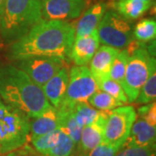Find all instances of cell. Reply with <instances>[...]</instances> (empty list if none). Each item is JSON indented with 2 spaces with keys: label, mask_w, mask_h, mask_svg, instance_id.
<instances>
[{
  "label": "cell",
  "mask_w": 156,
  "mask_h": 156,
  "mask_svg": "<svg viewBox=\"0 0 156 156\" xmlns=\"http://www.w3.org/2000/svg\"><path fill=\"white\" fill-rule=\"evenodd\" d=\"M5 0H0V20L3 15V11H4V7H5Z\"/></svg>",
  "instance_id": "30"
},
{
  "label": "cell",
  "mask_w": 156,
  "mask_h": 156,
  "mask_svg": "<svg viewBox=\"0 0 156 156\" xmlns=\"http://www.w3.org/2000/svg\"><path fill=\"white\" fill-rule=\"evenodd\" d=\"M133 37L135 40L141 43H147L155 40L156 22L152 18L140 20L133 29Z\"/></svg>",
  "instance_id": "22"
},
{
  "label": "cell",
  "mask_w": 156,
  "mask_h": 156,
  "mask_svg": "<svg viewBox=\"0 0 156 156\" xmlns=\"http://www.w3.org/2000/svg\"><path fill=\"white\" fill-rule=\"evenodd\" d=\"M15 62V66L41 88L67 64V62L56 56H30Z\"/></svg>",
  "instance_id": "9"
},
{
  "label": "cell",
  "mask_w": 156,
  "mask_h": 156,
  "mask_svg": "<svg viewBox=\"0 0 156 156\" xmlns=\"http://www.w3.org/2000/svg\"><path fill=\"white\" fill-rule=\"evenodd\" d=\"M89 105L100 111H111L112 109L124 105L121 101H117L106 92L98 89L90 96L88 101Z\"/></svg>",
  "instance_id": "20"
},
{
  "label": "cell",
  "mask_w": 156,
  "mask_h": 156,
  "mask_svg": "<svg viewBox=\"0 0 156 156\" xmlns=\"http://www.w3.org/2000/svg\"><path fill=\"white\" fill-rule=\"evenodd\" d=\"M136 117L134 108L129 105H122L108 112L102 142L122 147L129 135Z\"/></svg>",
  "instance_id": "8"
},
{
  "label": "cell",
  "mask_w": 156,
  "mask_h": 156,
  "mask_svg": "<svg viewBox=\"0 0 156 156\" xmlns=\"http://www.w3.org/2000/svg\"><path fill=\"white\" fill-rule=\"evenodd\" d=\"M98 87L99 89L106 92L107 94L110 95L115 99L121 101L124 105L128 103V97L122 87L110 78H107L105 80L101 81L98 83Z\"/></svg>",
  "instance_id": "25"
},
{
  "label": "cell",
  "mask_w": 156,
  "mask_h": 156,
  "mask_svg": "<svg viewBox=\"0 0 156 156\" xmlns=\"http://www.w3.org/2000/svg\"><path fill=\"white\" fill-rule=\"evenodd\" d=\"M128 56H129V54L126 49L120 50L119 53L117 54V56H115V60L112 63L110 71H109V78L118 83L122 87L123 85Z\"/></svg>",
  "instance_id": "23"
},
{
  "label": "cell",
  "mask_w": 156,
  "mask_h": 156,
  "mask_svg": "<svg viewBox=\"0 0 156 156\" xmlns=\"http://www.w3.org/2000/svg\"><path fill=\"white\" fill-rule=\"evenodd\" d=\"M119 51V49L105 45H102L96 50L89 62V69L97 84L107 78H109L110 68Z\"/></svg>",
  "instance_id": "13"
},
{
  "label": "cell",
  "mask_w": 156,
  "mask_h": 156,
  "mask_svg": "<svg viewBox=\"0 0 156 156\" xmlns=\"http://www.w3.org/2000/svg\"><path fill=\"white\" fill-rule=\"evenodd\" d=\"M99 46L97 30L87 36L75 37L69 53V60L74 62L75 66H87Z\"/></svg>",
  "instance_id": "12"
},
{
  "label": "cell",
  "mask_w": 156,
  "mask_h": 156,
  "mask_svg": "<svg viewBox=\"0 0 156 156\" xmlns=\"http://www.w3.org/2000/svg\"><path fill=\"white\" fill-rule=\"evenodd\" d=\"M155 146L122 147L115 156H156Z\"/></svg>",
  "instance_id": "26"
},
{
  "label": "cell",
  "mask_w": 156,
  "mask_h": 156,
  "mask_svg": "<svg viewBox=\"0 0 156 156\" xmlns=\"http://www.w3.org/2000/svg\"><path fill=\"white\" fill-rule=\"evenodd\" d=\"M113 1V0H112ZM146 1H149V2H152V3H154V0H146Z\"/></svg>",
  "instance_id": "32"
},
{
  "label": "cell",
  "mask_w": 156,
  "mask_h": 156,
  "mask_svg": "<svg viewBox=\"0 0 156 156\" xmlns=\"http://www.w3.org/2000/svg\"><path fill=\"white\" fill-rule=\"evenodd\" d=\"M156 98V72L153 73L147 80L142 88L140 90L135 102L137 104L144 105L153 101H155Z\"/></svg>",
  "instance_id": "24"
},
{
  "label": "cell",
  "mask_w": 156,
  "mask_h": 156,
  "mask_svg": "<svg viewBox=\"0 0 156 156\" xmlns=\"http://www.w3.org/2000/svg\"><path fill=\"white\" fill-rule=\"evenodd\" d=\"M75 36V25L69 21L42 18L26 35L11 44L9 56L14 61L30 56H56L68 62Z\"/></svg>",
  "instance_id": "1"
},
{
  "label": "cell",
  "mask_w": 156,
  "mask_h": 156,
  "mask_svg": "<svg viewBox=\"0 0 156 156\" xmlns=\"http://www.w3.org/2000/svg\"><path fill=\"white\" fill-rule=\"evenodd\" d=\"M69 77V70L65 66L42 86L45 97L52 107L57 108L61 105L67 89Z\"/></svg>",
  "instance_id": "14"
},
{
  "label": "cell",
  "mask_w": 156,
  "mask_h": 156,
  "mask_svg": "<svg viewBox=\"0 0 156 156\" xmlns=\"http://www.w3.org/2000/svg\"><path fill=\"white\" fill-rule=\"evenodd\" d=\"M155 69V56L144 44L129 55L122 85L128 102L135 101L140 89Z\"/></svg>",
  "instance_id": "5"
},
{
  "label": "cell",
  "mask_w": 156,
  "mask_h": 156,
  "mask_svg": "<svg viewBox=\"0 0 156 156\" xmlns=\"http://www.w3.org/2000/svg\"><path fill=\"white\" fill-rule=\"evenodd\" d=\"M41 19V0H5L0 20L2 38L12 44L28 33Z\"/></svg>",
  "instance_id": "3"
},
{
  "label": "cell",
  "mask_w": 156,
  "mask_h": 156,
  "mask_svg": "<svg viewBox=\"0 0 156 156\" xmlns=\"http://www.w3.org/2000/svg\"><path fill=\"white\" fill-rule=\"evenodd\" d=\"M90 0H41L42 18L69 21L82 16Z\"/></svg>",
  "instance_id": "10"
},
{
  "label": "cell",
  "mask_w": 156,
  "mask_h": 156,
  "mask_svg": "<svg viewBox=\"0 0 156 156\" xmlns=\"http://www.w3.org/2000/svg\"><path fill=\"white\" fill-rule=\"evenodd\" d=\"M0 156H12V154H11V153H10V154H5V155H0Z\"/></svg>",
  "instance_id": "31"
},
{
  "label": "cell",
  "mask_w": 156,
  "mask_h": 156,
  "mask_svg": "<svg viewBox=\"0 0 156 156\" xmlns=\"http://www.w3.org/2000/svg\"><path fill=\"white\" fill-rule=\"evenodd\" d=\"M11 154L12 156H42L34 150L33 147H30L26 144L23 146L21 148L17 149V151L12 152Z\"/></svg>",
  "instance_id": "29"
},
{
  "label": "cell",
  "mask_w": 156,
  "mask_h": 156,
  "mask_svg": "<svg viewBox=\"0 0 156 156\" xmlns=\"http://www.w3.org/2000/svg\"><path fill=\"white\" fill-rule=\"evenodd\" d=\"M109 111H102L96 120L82 129L80 140L76 147L75 155L83 156L103 140L104 127Z\"/></svg>",
  "instance_id": "11"
},
{
  "label": "cell",
  "mask_w": 156,
  "mask_h": 156,
  "mask_svg": "<svg viewBox=\"0 0 156 156\" xmlns=\"http://www.w3.org/2000/svg\"><path fill=\"white\" fill-rule=\"evenodd\" d=\"M131 22L114 10H107L97 27L100 44L116 49L126 48L134 39Z\"/></svg>",
  "instance_id": "6"
},
{
  "label": "cell",
  "mask_w": 156,
  "mask_h": 156,
  "mask_svg": "<svg viewBox=\"0 0 156 156\" xmlns=\"http://www.w3.org/2000/svg\"><path fill=\"white\" fill-rule=\"evenodd\" d=\"M73 156H77V155H75V154H74V155H73Z\"/></svg>",
  "instance_id": "33"
},
{
  "label": "cell",
  "mask_w": 156,
  "mask_h": 156,
  "mask_svg": "<svg viewBox=\"0 0 156 156\" xmlns=\"http://www.w3.org/2000/svg\"><path fill=\"white\" fill-rule=\"evenodd\" d=\"M121 147L101 142L83 156H115Z\"/></svg>",
  "instance_id": "28"
},
{
  "label": "cell",
  "mask_w": 156,
  "mask_h": 156,
  "mask_svg": "<svg viewBox=\"0 0 156 156\" xmlns=\"http://www.w3.org/2000/svg\"><path fill=\"white\" fill-rule=\"evenodd\" d=\"M154 3L146 0H113L112 8L129 21L138 19L150 9Z\"/></svg>",
  "instance_id": "18"
},
{
  "label": "cell",
  "mask_w": 156,
  "mask_h": 156,
  "mask_svg": "<svg viewBox=\"0 0 156 156\" xmlns=\"http://www.w3.org/2000/svg\"><path fill=\"white\" fill-rule=\"evenodd\" d=\"M59 128V114L56 108L50 106L41 115L34 118L30 126V136L31 140L44 135Z\"/></svg>",
  "instance_id": "17"
},
{
  "label": "cell",
  "mask_w": 156,
  "mask_h": 156,
  "mask_svg": "<svg viewBox=\"0 0 156 156\" xmlns=\"http://www.w3.org/2000/svg\"><path fill=\"white\" fill-rule=\"evenodd\" d=\"M73 108H57L59 114V128L65 132L77 146L83 127H81L76 121L73 114Z\"/></svg>",
  "instance_id": "19"
},
{
  "label": "cell",
  "mask_w": 156,
  "mask_h": 156,
  "mask_svg": "<svg viewBox=\"0 0 156 156\" xmlns=\"http://www.w3.org/2000/svg\"><path fill=\"white\" fill-rule=\"evenodd\" d=\"M136 115H139V118L146 121L150 125L156 126V103L153 101L143 106L140 107L137 109Z\"/></svg>",
  "instance_id": "27"
},
{
  "label": "cell",
  "mask_w": 156,
  "mask_h": 156,
  "mask_svg": "<svg viewBox=\"0 0 156 156\" xmlns=\"http://www.w3.org/2000/svg\"><path fill=\"white\" fill-rule=\"evenodd\" d=\"M0 98L30 119L38 117L51 106L42 88L15 65L0 67Z\"/></svg>",
  "instance_id": "2"
},
{
  "label": "cell",
  "mask_w": 156,
  "mask_h": 156,
  "mask_svg": "<svg viewBox=\"0 0 156 156\" xmlns=\"http://www.w3.org/2000/svg\"><path fill=\"white\" fill-rule=\"evenodd\" d=\"M102 111L97 110L86 102H79L73 108V114L76 121L81 127H85L92 123Z\"/></svg>",
  "instance_id": "21"
},
{
  "label": "cell",
  "mask_w": 156,
  "mask_h": 156,
  "mask_svg": "<svg viewBox=\"0 0 156 156\" xmlns=\"http://www.w3.org/2000/svg\"><path fill=\"white\" fill-rule=\"evenodd\" d=\"M98 89V84L89 67L74 66L69 70L67 89L59 107L72 108L79 102H86Z\"/></svg>",
  "instance_id": "7"
},
{
  "label": "cell",
  "mask_w": 156,
  "mask_h": 156,
  "mask_svg": "<svg viewBox=\"0 0 156 156\" xmlns=\"http://www.w3.org/2000/svg\"><path fill=\"white\" fill-rule=\"evenodd\" d=\"M30 122L25 114L0 98V155L15 152L24 146L30 136Z\"/></svg>",
  "instance_id": "4"
},
{
  "label": "cell",
  "mask_w": 156,
  "mask_h": 156,
  "mask_svg": "<svg viewBox=\"0 0 156 156\" xmlns=\"http://www.w3.org/2000/svg\"><path fill=\"white\" fill-rule=\"evenodd\" d=\"M156 126L136 118L126 141L122 147H145L155 145Z\"/></svg>",
  "instance_id": "16"
},
{
  "label": "cell",
  "mask_w": 156,
  "mask_h": 156,
  "mask_svg": "<svg viewBox=\"0 0 156 156\" xmlns=\"http://www.w3.org/2000/svg\"><path fill=\"white\" fill-rule=\"evenodd\" d=\"M107 10L108 5L104 2H99L88 7L82 14L76 25L75 26V37L87 36L97 30V27Z\"/></svg>",
  "instance_id": "15"
}]
</instances>
